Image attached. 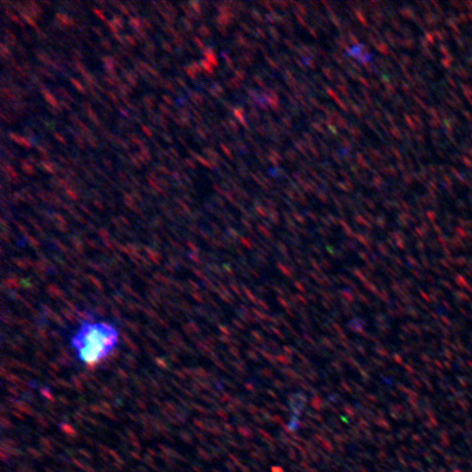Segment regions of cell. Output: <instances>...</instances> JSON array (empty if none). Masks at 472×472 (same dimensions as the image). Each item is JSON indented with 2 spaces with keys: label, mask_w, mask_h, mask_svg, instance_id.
<instances>
[{
  "label": "cell",
  "mask_w": 472,
  "mask_h": 472,
  "mask_svg": "<svg viewBox=\"0 0 472 472\" xmlns=\"http://www.w3.org/2000/svg\"><path fill=\"white\" fill-rule=\"evenodd\" d=\"M117 328L107 322H85L71 339L78 359L87 366H94L106 359L118 345Z\"/></svg>",
  "instance_id": "6da1fadb"
}]
</instances>
